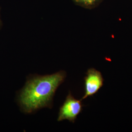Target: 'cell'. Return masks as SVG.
Wrapping results in <instances>:
<instances>
[{"label":"cell","instance_id":"6da1fadb","mask_svg":"<svg viewBox=\"0 0 132 132\" xmlns=\"http://www.w3.org/2000/svg\"><path fill=\"white\" fill-rule=\"evenodd\" d=\"M66 72L60 71L51 75L35 76L29 79L19 95V102L24 112L31 113L52 106L58 87L64 81Z\"/></svg>","mask_w":132,"mask_h":132},{"label":"cell","instance_id":"7a4b0ae2","mask_svg":"<svg viewBox=\"0 0 132 132\" xmlns=\"http://www.w3.org/2000/svg\"><path fill=\"white\" fill-rule=\"evenodd\" d=\"M81 101L75 98L70 92L60 108L57 121L68 120L71 122H75L83 109V106Z\"/></svg>","mask_w":132,"mask_h":132},{"label":"cell","instance_id":"3957f363","mask_svg":"<svg viewBox=\"0 0 132 132\" xmlns=\"http://www.w3.org/2000/svg\"><path fill=\"white\" fill-rule=\"evenodd\" d=\"M84 81L85 94L81 100L96 94L104 84V78L101 73L94 68L88 70Z\"/></svg>","mask_w":132,"mask_h":132},{"label":"cell","instance_id":"277c9868","mask_svg":"<svg viewBox=\"0 0 132 132\" xmlns=\"http://www.w3.org/2000/svg\"><path fill=\"white\" fill-rule=\"evenodd\" d=\"M98 0H73L77 4L86 7H90L96 4Z\"/></svg>","mask_w":132,"mask_h":132},{"label":"cell","instance_id":"5b68a950","mask_svg":"<svg viewBox=\"0 0 132 132\" xmlns=\"http://www.w3.org/2000/svg\"><path fill=\"white\" fill-rule=\"evenodd\" d=\"M1 25H2V21L1 19V7H0V28L1 27Z\"/></svg>","mask_w":132,"mask_h":132}]
</instances>
